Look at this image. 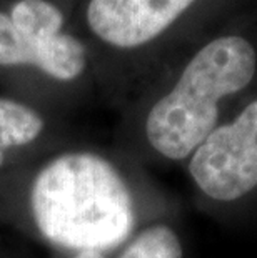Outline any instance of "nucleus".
Returning <instances> with one entry per match:
<instances>
[{"instance_id": "nucleus-1", "label": "nucleus", "mask_w": 257, "mask_h": 258, "mask_svg": "<svg viewBox=\"0 0 257 258\" xmlns=\"http://www.w3.org/2000/svg\"><path fill=\"white\" fill-rule=\"evenodd\" d=\"M30 205L43 237L77 251L116 248L135 222L127 185L111 162L94 153H65L43 167Z\"/></svg>"}, {"instance_id": "nucleus-2", "label": "nucleus", "mask_w": 257, "mask_h": 258, "mask_svg": "<svg viewBox=\"0 0 257 258\" xmlns=\"http://www.w3.org/2000/svg\"><path fill=\"white\" fill-rule=\"evenodd\" d=\"M257 53L242 35H222L205 43L159 98L145 120L149 144L171 160H182L217 127L219 103L254 79Z\"/></svg>"}, {"instance_id": "nucleus-3", "label": "nucleus", "mask_w": 257, "mask_h": 258, "mask_svg": "<svg viewBox=\"0 0 257 258\" xmlns=\"http://www.w3.org/2000/svg\"><path fill=\"white\" fill-rule=\"evenodd\" d=\"M207 197L232 202L257 186V98L232 122L219 125L195 148L189 163Z\"/></svg>"}, {"instance_id": "nucleus-4", "label": "nucleus", "mask_w": 257, "mask_h": 258, "mask_svg": "<svg viewBox=\"0 0 257 258\" xmlns=\"http://www.w3.org/2000/svg\"><path fill=\"white\" fill-rule=\"evenodd\" d=\"M197 0H90L87 24L102 42L135 48L162 35Z\"/></svg>"}, {"instance_id": "nucleus-5", "label": "nucleus", "mask_w": 257, "mask_h": 258, "mask_svg": "<svg viewBox=\"0 0 257 258\" xmlns=\"http://www.w3.org/2000/svg\"><path fill=\"white\" fill-rule=\"evenodd\" d=\"M0 65H35L57 80H74L85 69V48L67 34L48 40L29 37L0 12Z\"/></svg>"}, {"instance_id": "nucleus-6", "label": "nucleus", "mask_w": 257, "mask_h": 258, "mask_svg": "<svg viewBox=\"0 0 257 258\" xmlns=\"http://www.w3.org/2000/svg\"><path fill=\"white\" fill-rule=\"evenodd\" d=\"M43 130V120L30 107L9 98H0V167L5 150L34 142Z\"/></svg>"}, {"instance_id": "nucleus-7", "label": "nucleus", "mask_w": 257, "mask_h": 258, "mask_svg": "<svg viewBox=\"0 0 257 258\" xmlns=\"http://www.w3.org/2000/svg\"><path fill=\"white\" fill-rule=\"evenodd\" d=\"M9 17L20 32L39 40H48L62 34L64 15L48 0H19Z\"/></svg>"}, {"instance_id": "nucleus-8", "label": "nucleus", "mask_w": 257, "mask_h": 258, "mask_svg": "<svg viewBox=\"0 0 257 258\" xmlns=\"http://www.w3.org/2000/svg\"><path fill=\"white\" fill-rule=\"evenodd\" d=\"M119 258H182V245L172 228L156 225L140 232Z\"/></svg>"}, {"instance_id": "nucleus-9", "label": "nucleus", "mask_w": 257, "mask_h": 258, "mask_svg": "<svg viewBox=\"0 0 257 258\" xmlns=\"http://www.w3.org/2000/svg\"><path fill=\"white\" fill-rule=\"evenodd\" d=\"M74 258H104V255L97 250H80Z\"/></svg>"}]
</instances>
